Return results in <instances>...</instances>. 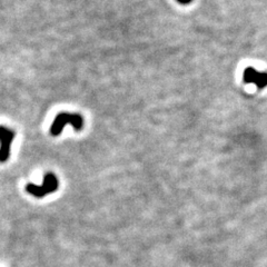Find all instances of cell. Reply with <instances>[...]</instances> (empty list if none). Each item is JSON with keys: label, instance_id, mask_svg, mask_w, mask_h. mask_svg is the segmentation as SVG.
Segmentation results:
<instances>
[{"label": "cell", "instance_id": "cell-3", "mask_svg": "<svg viewBox=\"0 0 267 267\" xmlns=\"http://www.w3.org/2000/svg\"><path fill=\"white\" fill-rule=\"evenodd\" d=\"M15 132L5 126H0V163H5L10 157Z\"/></svg>", "mask_w": 267, "mask_h": 267}, {"label": "cell", "instance_id": "cell-4", "mask_svg": "<svg viewBox=\"0 0 267 267\" xmlns=\"http://www.w3.org/2000/svg\"><path fill=\"white\" fill-rule=\"evenodd\" d=\"M243 79L246 84H254L258 89H263L267 86V73L257 72L253 67L245 69Z\"/></svg>", "mask_w": 267, "mask_h": 267}, {"label": "cell", "instance_id": "cell-1", "mask_svg": "<svg viewBox=\"0 0 267 267\" xmlns=\"http://www.w3.org/2000/svg\"><path fill=\"white\" fill-rule=\"evenodd\" d=\"M70 125L73 126L76 132H79V130L83 129L84 126V119L79 114H70V113H59L56 116V118L54 119V122L50 126V135L51 136H58L61 135L63 129Z\"/></svg>", "mask_w": 267, "mask_h": 267}, {"label": "cell", "instance_id": "cell-5", "mask_svg": "<svg viewBox=\"0 0 267 267\" xmlns=\"http://www.w3.org/2000/svg\"><path fill=\"white\" fill-rule=\"evenodd\" d=\"M177 2L179 4H182V5H187V4H189L190 2H192V0H177Z\"/></svg>", "mask_w": 267, "mask_h": 267}, {"label": "cell", "instance_id": "cell-2", "mask_svg": "<svg viewBox=\"0 0 267 267\" xmlns=\"http://www.w3.org/2000/svg\"><path fill=\"white\" fill-rule=\"evenodd\" d=\"M58 189V179L55 174L47 173L43 176V181L41 185H35V184H28L26 186V190L32 196H35L37 198H42L46 195L56 192Z\"/></svg>", "mask_w": 267, "mask_h": 267}]
</instances>
